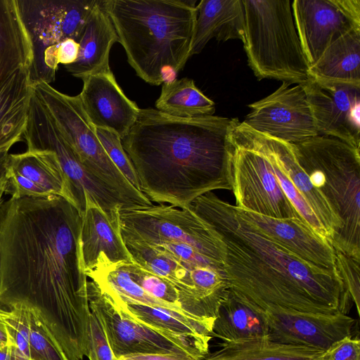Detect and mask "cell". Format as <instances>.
<instances>
[{"mask_svg": "<svg viewBox=\"0 0 360 360\" xmlns=\"http://www.w3.org/2000/svg\"><path fill=\"white\" fill-rule=\"evenodd\" d=\"M81 229L79 210L59 195L0 202V304L34 311L68 360L89 346Z\"/></svg>", "mask_w": 360, "mask_h": 360, "instance_id": "cell-1", "label": "cell"}, {"mask_svg": "<svg viewBox=\"0 0 360 360\" xmlns=\"http://www.w3.org/2000/svg\"><path fill=\"white\" fill-rule=\"evenodd\" d=\"M219 240L229 288L262 310L347 314L352 300L337 269L316 266L262 233L212 192L188 207Z\"/></svg>", "mask_w": 360, "mask_h": 360, "instance_id": "cell-2", "label": "cell"}, {"mask_svg": "<svg viewBox=\"0 0 360 360\" xmlns=\"http://www.w3.org/2000/svg\"><path fill=\"white\" fill-rule=\"evenodd\" d=\"M231 118H180L140 109L122 144L150 200L187 208L214 190H231L227 136Z\"/></svg>", "mask_w": 360, "mask_h": 360, "instance_id": "cell-3", "label": "cell"}, {"mask_svg": "<svg viewBox=\"0 0 360 360\" xmlns=\"http://www.w3.org/2000/svg\"><path fill=\"white\" fill-rule=\"evenodd\" d=\"M196 1L104 0L129 64L146 82L158 86L190 58Z\"/></svg>", "mask_w": 360, "mask_h": 360, "instance_id": "cell-4", "label": "cell"}, {"mask_svg": "<svg viewBox=\"0 0 360 360\" xmlns=\"http://www.w3.org/2000/svg\"><path fill=\"white\" fill-rule=\"evenodd\" d=\"M290 146L341 223L332 242L335 251L360 260V149L323 135Z\"/></svg>", "mask_w": 360, "mask_h": 360, "instance_id": "cell-5", "label": "cell"}, {"mask_svg": "<svg viewBox=\"0 0 360 360\" xmlns=\"http://www.w3.org/2000/svg\"><path fill=\"white\" fill-rule=\"evenodd\" d=\"M243 41L248 65L258 79L302 84L309 65L295 28L290 0H242Z\"/></svg>", "mask_w": 360, "mask_h": 360, "instance_id": "cell-6", "label": "cell"}, {"mask_svg": "<svg viewBox=\"0 0 360 360\" xmlns=\"http://www.w3.org/2000/svg\"><path fill=\"white\" fill-rule=\"evenodd\" d=\"M227 174L238 208L302 221L278 184L261 134L238 118H231L227 136Z\"/></svg>", "mask_w": 360, "mask_h": 360, "instance_id": "cell-7", "label": "cell"}, {"mask_svg": "<svg viewBox=\"0 0 360 360\" xmlns=\"http://www.w3.org/2000/svg\"><path fill=\"white\" fill-rule=\"evenodd\" d=\"M32 52V86L56 79L57 50L63 41H79L98 0H15Z\"/></svg>", "mask_w": 360, "mask_h": 360, "instance_id": "cell-8", "label": "cell"}, {"mask_svg": "<svg viewBox=\"0 0 360 360\" xmlns=\"http://www.w3.org/2000/svg\"><path fill=\"white\" fill-rule=\"evenodd\" d=\"M33 90L80 162L89 171L118 193L131 207L152 205L108 156L96 136L95 127L83 109L79 95H67L44 82L34 85Z\"/></svg>", "mask_w": 360, "mask_h": 360, "instance_id": "cell-9", "label": "cell"}, {"mask_svg": "<svg viewBox=\"0 0 360 360\" xmlns=\"http://www.w3.org/2000/svg\"><path fill=\"white\" fill-rule=\"evenodd\" d=\"M22 137L27 149L54 153L70 183L76 207L82 216L85 211L87 198L108 213L131 207L118 193L80 162L34 91Z\"/></svg>", "mask_w": 360, "mask_h": 360, "instance_id": "cell-10", "label": "cell"}, {"mask_svg": "<svg viewBox=\"0 0 360 360\" xmlns=\"http://www.w3.org/2000/svg\"><path fill=\"white\" fill-rule=\"evenodd\" d=\"M89 307L98 318L116 359L133 354H184L202 360L209 346L150 328L132 319L92 280L87 281Z\"/></svg>", "mask_w": 360, "mask_h": 360, "instance_id": "cell-11", "label": "cell"}, {"mask_svg": "<svg viewBox=\"0 0 360 360\" xmlns=\"http://www.w3.org/2000/svg\"><path fill=\"white\" fill-rule=\"evenodd\" d=\"M120 224L124 241L184 243L224 264L219 240L210 226L188 207L162 204L122 209Z\"/></svg>", "mask_w": 360, "mask_h": 360, "instance_id": "cell-12", "label": "cell"}, {"mask_svg": "<svg viewBox=\"0 0 360 360\" xmlns=\"http://www.w3.org/2000/svg\"><path fill=\"white\" fill-rule=\"evenodd\" d=\"M292 12L309 67L352 29H360V0H294Z\"/></svg>", "mask_w": 360, "mask_h": 360, "instance_id": "cell-13", "label": "cell"}, {"mask_svg": "<svg viewBox=\"0 0 360 360\" xmlns=\"http://www.w3.org/2000/svg\"><path fill=\"white\" fill-rule=\"evenodd\" d=\"M282 84L266 97L251 103L243 122L253 130L288 143L319 135L302 84Z\"/></svg>", "mask_w": 360, "mask_h": 360, "instance_id": "cell-14", "label": "cell"}, {"mask_svg": "<svg viewBox=\"0 0 360 360\" xmlns=\"http://www.w3.org/2000/svg\"><path fill=\"white\" fill-rule=\"evenodd\" d=\"M302 85L319 135L360 149V86L311 77Z\"/></svg>", "mask_w": 360, "mask_h": 360, "instance_id": "cell-15", "label": "cell"}, {"mask_svg": "<svg viewBox=\"0 0 360 360\" xmlns=\"http://www.w3.org/2000/svg\"><path fill=\"white\" fill-rule=\"evenodd\" d=\"M263 311L271 340L322 351L345 337H352L355 322L353 318L342 313L303 312L280 307Z\"/></svg>", "mask_w": 360, "mask_h": 360, "instance_id": "cell-16", "label": "cell"}, {"mask_svg": "<svg viewBox=\"0 0 360 360\" xmlns=\"http://www.w3.org/2000/svg\"><path fill=\"white\" fill-rule=\"evenodd\" d=\"M120 211L108 213L86 199L82 216L81 245L88 278L111 266L134 262L121 234Z\"/></svg>", "mask_w": 360, "mask_h": 360, "instance_id": "cell-17", "label": "cell"}, {"mask_svg": "<svg viewBox=\"0 0 360 360\" xmlns=\"http://www.w3.org/2000/svg\"><path fill=\"white\" fill-rule=\"evenodd\" d=\"M82 79L83 88L79 96L90 122L123 139L135 124L140 108L124 94L111 70Z\"/></svg>", "mask_w": 360, "mask_h": 360, "instance_id": "cell-18", "label": "cell"}, {"mask_svg": "<svg viewBox=\"0 0 360 360\" xmlns=\"http://www.w3.org/2000/svg\"><path fill=\"white\" fill-rule=\"evenodd\" d=\"M239 210L262 233L297 257L319 267L336 269L333 247L300 219L273 218Z\"/></svg>", "mask_w": 360, "mask_h": 360, "instance_id": "cell-19", "label": "cell"}, {"mask_svg": "<svg viewBox=\"0 0 360 360\" xmlns=\"http://www.w3.org/2000/svg\"><path fill=\"white\" fill-rule=\"evenodd\" d=\"M212 338L221 346L269 338L264 311L229 288L221 302L213 323Z\"/></svg>", "mask_w": 360, "mask_h": 360, "instance_id": "cell-20", "label": "cell"}, {"mask_svg": "<svg viewBox=\"0 0 360 360\" xmlns=\"http://www.w3.org/2000/svg\"><path fill=\"white\" fill-rule=\"evenodd\" d=\"M196 8L190 57L200 53L212 38L222 41H243L245 11L242 0H201Z\"/></svg>", "mask_w": 360, "mask_h": 360, "instance_id": "cell-21", "label": "cell"}, {"mask_svg": "<svg viewBox=\"0 0 360 360\" xmlns=\"http://www.w3.org/2000/svg\"><path fill=\"white\" fill-rule=\"evenodd\" d=\"M115 27L98 0L84 29L76 60L65 65L73 76L82 79L91 74L110 70L109 56L112 46L118 42Z\"/></svg>", "mask_w": 360, "mask_h": 360, "instance_id": "cell-22", "label": "cell"}, {"mask_svg": "<svg viewBox=\"0 0 360 360\" xmlns=\"http://www.w3.org/2000/svg\"><path fill=\"white\" fill-rule=\"evenodd\" d=\"M263 136L276 164L312 209L326 229L332 244L341 229V223L326 199L311 184L309 176L297 162L290 143L264 134Z\"/></svg>", "mask_w": 360, "mask_h": 360, "instance_id": "cell-23", "label": "cell"}, {"mask_svg": "<svg viewBox=\"0 0 360 360\" xmlns=\"http://www.w3.org/2000/svg\"><path fill=\"white\" fill-rule=\"evenodd\" d=\"M133 261L150 273L173 283L197 307L214 315L200 300L191 277V270L198 266L186 264L162 248L142 241H124Z\"/></svg>", "mask_w": 360, "mask_h": 360, "instance_id": "cell-24", "label": "cell"}, {"mask_svg": "<svg viewBox=\"0 0 360 360\" xmlns=\"http://www.w3.org/2000/svg\"><path fill=\"white\" fill-rule=\"evenodd\" d=\"M33 92L29 68L16 72L0 86V150L22 140Z\"/></svg>", "mask_w": 360, "mask_h": 360, "instance_id": "cell-25", "label": "cell"}, {"mask_svg": "<svg viewBox=\"0 0 360 360\" xmlns=\"http://www.w3.org/2000/svg\"><path fill=\"white\" fill-rule=\"evenodd\" d=\"M31 42L15 0H0V86L20 69L30 67Z\"/></svg>", "mask_w": 360, "mask_h": 360, "instance_id": "cell-26", "label": "cell"}, {"mask_svg": "<svg viewBox=\"0 0 360 360\" xmlns=\"http://www.w3.org/2000/svg\"><path fill=\"white\" fill-rule=\"evenodd\" d=\"M309 74L318 80L360 86V29L333 41L309 67Z\"/></svg>", "mask_w": 360, "mask_h": 360, "instance_id": "cell-27", "label": "cell"}, {"mask_svg": "<svg viewBox=\"0 0 360 360\" xmlns=\"http://www.w3.org/2000/svg\"><path fill=\"white\" fill-rule=\"evenodd\" d=\"M7 165L49 195L61 196L76 207L70 183L52 151L27 149L20 153H9Z\"/></svg>", "mask_w": 360, "mask_h": 360, "instance_id": "cell-28", "label": "cell"}, {"mask_svg": "<svg viewBox=\"0 0 360 360\" xmlns=\"http://www.w3.org/2000/svg\"><path fill=\"white\" fill-rule=\"evenodd\" d=\"M202 360H320L324 351L278 343L269 338L221 346Z\"/></svg>", "mask_w": 360, "mask_h": 360, "instance_id": "cell-29", "label": "cell"}, {"mask_svg": "<svg viewBox=\"0 0 360 360\" xmlns=\"http://www.w3.org/2000/svg\"><path fill=\"white\" fill-rule=\"evenodd\" d=\"M155 106L165 114L180 118L210 116L215 112L214 101L186 77L165 82Z\"/></svg>", "mask_w": 360, "mask_h": 360, "instance_id": "cell-30", "label": "cell"}, {"mask_svg": "<svg viewBox=\"0 0 360 360\" xmlns=\"http://www.w3.org/2000/svg\"><path fill=\"white\" fill-rule=\"evenodd\" d=\"M122 265L131 278L150 296L184 311L212 327L198 316L191 302L173 283L150 273L134 262L123 263Z\"/></svg>", "mask_w": 360, "mask_h": 360, "instance_id": "cell-31", "label": "cell"}, {"mask_svg": "<svg viewBox=\"0 0 360 360\" xmlns=\"http://www.w3.org/2000/svg\"><path fill=\"white\" fill-rule=\"evenodd\" d=\"M30 360H68L42 322L30 309Z\"/></svg>", "mask_w": 360, "mask_h": 360, "instance_id": "cell-32", "label": "cell"}, {"mask_svg": "<svg viewBox=\"0 0 360 360\" xmlns=\"http://www.w3.org/2000/svg\"><path fill=\"white\" fill-rule=\"evenodd\" d=\"M10 311L0 308V319L4 323L8 342L14 345L29 360L30 309L21 305Z\"/></svg>", "mask_w": 360, "mask_h": 360, "instance_id": "cell-33", "label": "cell"}, {"mask_svg": "<svg viewBox=\"0 0 360 360\" xmlns=\"http://www.w3.org/2000/svg\"><path fill=\"white\" fill-rule=\"evenodd\" d=\"M95 129L96 136L111 161L129 183L141 191L136 174L123 148L120 137L110 130L96 127Z\"/></svg>", "mask_w": 360, "mask_h": 360, "instance_id": "cell-34", "label": "cell"}, {"mask_svg": "<svg viewBox=\"0 0 360 360\" xmlns=\"http://www.w3.org/2000/svg\"><path fill=\"white\" fill-rule=\"evenodd\" d=\"M360 260L335 251V266L360 314Z\"/></svg>", "mask_w": 360, "mask_h": 360, "instance_id": "cell-35", "label": "cell"}, {"mask_svg": "<svg viewBox=\"0 0 360 360\" xmlns=\"http://www.w3.org/2000/svg\"><path fill=\"white\" fill-rule=\"evenodd\" d=\"M89 360H116L96 315L91 311L89 339L86 356Z\"/></svg>", "mask_w": 360, "mask_h": 360, "instance_id": "cell-36", "label": "cell"}, {"mask_svg": "<svg viewBox=\"0 0 360 360\" xmlns=\"http://www.w3.org/2000/svg\"><path fill=\"white\" fill-rule=\"evenodd\" d=\"M5 176L8 184V193L11 197H44L49 195L32 181L23 176L6 163Z\"/></svg>", "mask_w": 360, "mask_h": 360, "instance_id": "cell-37", "label": "cell"}, {"mask_svg": "<svg viewBox=\"0 0 360 360\" xmlns=\"http://www.w3.org/2000/svg\"><path fill=\"white\" fill-rule=\"evenodd\" d=\"M320 360H360V341L345 337L324 351Z\"/></svg>", "mask_w": 360, "mask_h": 360, "instance_id": "cell-38", "label": "cell"}, {"mask_svg": "<svg viewBox=\"0 0 360 360\" xmlns=\"http://www.w3.org/2000/svg\"><path fill=\"white\" fill-rule=\"evenodd\" d=\"M79 44L72 39H68L62 41L57 50V61L58 65H70L74 63L78 56Z\"/></svg>", "mask_w": 360, "mask_h": 360, "instance_id": "cell-39", "label": "cell"}, {"mask_svg": "<svg viewBox=\"0 0 360 360\" xmlns=\"http://www.w3.org/2000/svg\"><path fill=\"white\" fill-rule=\"evenodd\" d=\"M116 360H195L184 354H133L122 356Z\"/></svg>", "mask_w": 360, "mask_h": 360, "instance_id": "cell-40", "label": "cell"}, {"mask_svg": "<svg viewBox=\"0 0 360 360\" xmlns=\"http://www.w3.org/2000/svg\"><path fill=\"white\" fill-rule=\"evenodd\" d=\"M8 341V338L4 323L0 319V347L7 345Z\"/></svg>", "mask_w": 360, "mask_h": 360, "instance_id": "cell-41", "label": "cell"}, {"mask_svg": "<svg viewBox=\"0 0 360 360\" xmlns=\"http://www.w3.org/2000/svg\"><path fill=\"white\" fill-rule=\"evenodd\" d=\"M5 174L0 177V202L2 200L4 194L8 193V184Z\"/></svg>", "mask_w": 360, "mask_h": 360, "instance_id": "cell-42", "label": "cell"}, {"mask_svg": "<svg viewBox=\"0 0 360 360\" xmlns=\"http://www.w3.org/2000/svg\"><path fill=\"white\" fill-rule=\"evenodd\" d=\"M0 360H12L8 344L4 347H0Z\"/></svg>", "mask_w": 360, "mask_h": 360, "instance_id": "cell-43", "label": "cell"}, {"mask_svg": "<svg viewBox=\"0 0 360 360\" xmlns=\"http://www.w3.org/2000/svg\"></svg>", "mask_w": 360, "mask_h": 360, "instance_id": "cell-44", "label": "cell"}]
</instances>
